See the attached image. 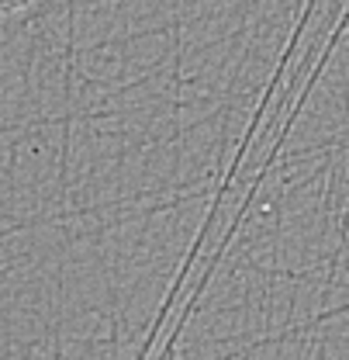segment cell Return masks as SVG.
I'll return each instance as SVG.
<instances>
[{
	"label": "cell",
	"mask_w": 349,
	"mask_h": 360,
	"mask_svg": "<svg viewBox=\"0 0 349 360\" xmlns=\"http://www.w3.org/2000/svg\"><path fill=\"white\" fill-rule=\"evenodd\" d=\"M35 0H0V11H25V7H32Z\"/></svg>",
	"instance_id": "1"
}]
</instances>
